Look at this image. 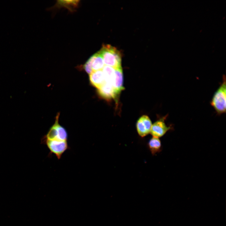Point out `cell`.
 Segmentation results:
<instances>
[{"mask_svg": "<svg viewBox=\"0 0 226 226\" xmlns=\"http://www.w3.org/2000/svg\"><path fill=\"white\" fill-rule=\"evenodd\" d=\"M99 94L102 97L106 99H110L116 98V94L112 84L105 82L98 89Z\"/></svg>", "mask_w": 226, "mask_h": 226, "instance_id": "cell-5", "label": "cell"}, {"mask_svg": "<svg viewBox=\"0 0 226 226\" xmlns=\"http://www.w3.org/2000/svg\"><path fill=\"white\" fill-rule=\"evenodd\" d=\"M41 143L46 145L50 151L49 156L54 154L60 159L63 154L70 148L67 141L56 140H41Z\"/></svg>", "mask_w": 226, "mask_h": 226, "instance_id": "cell-3", "label": "cell"}, {"mask_svg": "<svg viewBox=\"0 0 226 226\" xmlns=\"http://www.w3.org/2000/svg\"><path fill=\"white\" fill-rule=\"evenodd\" d=\"M105 82L112 84L115 76V69L111 67L105 65L102 69Z\"/></svg>", "mask_w": 226, "mask_h": 226, "instance_id": "cell-12", "label": "cell"}, {"mask_svg": "<svg viewBox=\"0 0 226 226\" xmlns=\"http://www.w3.org/2000/svg\"><path fill=\"white\" fill-rule=\"evenodd\" d=\"M115 76L112 85L117 95L124 89L123 86V73L121 67L114 68Z\"/></svg>", "mask_w": 226, "mask_h": 226, "instance_id": "cell-6", "label": "cell"}, {"mask_svg": "<svg viewBox=\"0 0 226 226\" xmlns=\"http://www.w3.org/2000/svg\"><path fill=\"white\" fill-rule=\"evenodd\" d=\"M105 65L114 68L121 67V55L116 48L110 45H103L99 51Z\"/></svg>", "mask_w": 226, "mask_h": 226, "instance_id": "cell-1", "label": "cell"}, {"mask_svg": "<svg viewBox=\"0 0 226 226\" xmlns=\"http://www.w3.org/2000/svg\"><path fill=\"white\" fill-rule=\"evenodd\" d=\"M226 83L223 77L221 84L214 93L212 99L211 105L218 114L226 112Z\"/></svg>", "mask_w": 226, "mask_h": 226, "instance_id": "cell-2", "label": "cell"}, {"mask_svg": "<svg viewBox=\"0 0 226 226\" xmlns=\"http://www.w3.org/2000/svg\"><path fill=\"white\" fill-rule=\"evenodd\" d=\"M148 146L151 153L153 155L161 151V143L159 138L153 137L149 141Z\"/></svg>", "mask_w": 226, "mask_h": 226, "instance_id": "cell-9", "label": "cell"}, {"mask_svg": "<svg viewBox=\"0 0 226 226\" xmlns=\"http://www.w3.org/2000/svg\"><path fill=\"white\" fill-rule=\"evenodd\" d=\"M152 126L148 121L143 120L140 118L136 123L137 131L139 135L143 137L150 133Z\"/></svg>", "mask_w": 226, "mask_h": 226, "instance_id": "cell-8", "label": "cell"}, {"mask_svg": "<svg viewBox=\"0 0 226 226\" xmlns=\"http://www.w3.org/2000/svg\"><path fill=\"white\" fill-rule=\"evenodd\" d=\"M94 58V56H91L83 65V67L85 72L90 75L93 71L92 68V63Z\"/></svg>", "mask_w": 226, "mask_h": 226, "instance_id": "cell-13", "label": "cell"}, {"mask_svg": "<svg viewBox=\"0 0 226 226\" xmlns=\"http://www.w3.org/2000/svg\"><path fill=\"white\" fill-rule=\"evenodd\" d=\"M166 117V116L156 121L152 125L150 133L153 137L159 138L171 129V127L167 126L165 122Z\"/></svg>", "mask_w": 226, "mask_h": 226, "instance_id": "cell-4", "label": "cell"}, {"mask_svg": "<svg viewBox=\"0 0 226 226\" xmlns=\"http://www.w3.org/2000/svg\"><path fill=\"white\" fill-rule=\"evenodd\" d=\"M94 58L92 63L93 71L102 70L105 66L103 59L99 51L93 55Z\"/></svg>", "mask_w": 226, "mask_h": 226, "instance_id": "cell-10", "label": "cell"}, {"mask_svg": "<svg viewBox=\"0 0 226 226\" xmlns=\"http://www.w3.org/2000/svg\"><path fill=\"white\" fill-rule=\"evenodd\" d=\"M78 0H59L56 6L57 7H64L70 11H73L78 5Z\"/></svg>", "mask_w": 226, "mask_h": 226, "instance_id": "cell-11", "label": "cell"}, {"mask_svg": "<svg viewBox=\"0 0 226 226\" xmlns=\"http://www.w3.org/2000/svg\"><path fill=\"white\" fill-rule=\"evenodd\" d=\"M89 76L91 83L98 89L105 82L102 70L93 71Z\"/></svg>", "mask_w": 226, "mask_h": 226, "instance_id": "cell-7", "label": "cell"}]
</instances>
